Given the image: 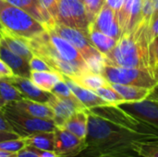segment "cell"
Masks as SVG:
<instances>
[{"mask_svg":"<svg viewBox=\"0 0 158 157\" xmlns=\"http://www.w3.org/2000/svg\"><path fill=\"white\" fill-rule=\"evenodd\" d=\"M148 157H158V148L153 150V151L149 154Z\"/></svg>","mask_w":158,"mask_h":157,"instance_id":"cell-45","label":"cell"},{"mask_svg":"<svg viewBox=\"0 0 158 157\" xmlns=\"http://www.w3.org/2000/svg\"><path fill=\"white\" fill-rule=\"evenodd\" d=\"M7 105L15 108L16 110L22 112L26 115L44 118V119H52L54 118V113L52 108L47 105L44 103L35 102L32 100L22 98L18 101L11 102Z\"/></svg>","mask_w":158,"mask_h":157,"instance_id":"cell-16","label":"cell"},{"mask_svg":"<svg viewBox=\"0 0 158 157\" xmlns=\"http://www.w3.org/2000/svg\"><path fill=\"white\" fill-rule=\"evenodd\" d=\"M118 106L158 130V101L146 98L139 102H124Z\"/></svg>","mask_w":158,"mask_h":157,"instance_id":"cell-10","label":"cell"},{"mask_svg":"<svg viewBox=\"0 0 158 157\" xmlns=\"http://www.w3.org/2000/svg\"><path fill=\"white\" fill-rule=\"evenodd\" d=\"M40 150L31 146H25L19 152L17 153V157H39Z\"/></svg>","mask_w":158,"mask_h":157,"instance_id":"cell-35","label":"cell"},{"mask_svg":"<svg viewBox=\"0 0 158 157\" xmlns=\"http://www.w3.org/2000/svg\"><path fill=\"white\" fill-rule=\"evenodd\" d=\"M0 76L2 78H10L14 76L13 71L11 68L0 58Z\"/></svg>","mask_w":158,"mask_h":157,"instance_id":"cell-36","label":"cell"},{"mask_svg":"<svg viewBox=\"0 0 158 157\" xmlns=\"http://www.w3.org/2000/svg\"><path fill=\"white\" fill-rule=\"evenodd\" d=\"M0 22L6 31L25 40L45 31V27L27 12L4 0H0Z\"/></svg>","mask_w":158,"mask_h":157,"instance_id":"cell-4","label":"cell"},{"mask_svg":"<svg viewBox=\"0 0 158 157\" xmlns=\"http://www.w3.org/2000/svg\"><path fill=\"white\" fill-rule=\"evenodd\" d=\"M1 78H2V77H1V76H0V79H1Z\"/></svg>","mask_w":158,"mask_h":157,"instance_id":"cell-49","label":"cell"},{"mask_svg":"<svg viewBox=\"0 0 158 157\" xmlns=\"http://www.w3.org/2000/svg\"><path fill=\"white\" fill-rule=\"evenodd\" d=\"M2 110L13 132L19 137H26L38 132L54 131L56 127L52 119L34 118L19 112L9 105H6Z\"/></svg>","mask_w":158,"mask_h":157,"instance_id":"cell-6","label":"cell"},{"mask_svg":"<svg viewBox=\"0 0 158 157\" xmlns=\"http://www.w3.org/2000/svg\"><path fill=\"white\" fill-rule=\"evenodd\" d=\"M142 5L143 0H123L118 12L121 33L131 30L142 20Z\"/></svg>","mask_w":158,"mask_h":157,"instance_id":"cell-14","label":"cell"},{"mask_svg":"<svg viewBox=\"0 0 158 157\" xmlns=\"http://www.w3.org/2000/svg\"><path fill=\"white\" fill-rule=\"evenodd\" d=\"M150 22L142 19L131 30L121 33L117 44L106 56V64L150 68Z\"/></svg>","mask_w":158,"mask_h":157,"instance_id":"cell-3","label":"cell"},{"mask_svg":"<svg viewBox=\"0 0 158 157\" xmlns=\"http://www.w3.org/2000/svg\"><path fill=\"white\" fill-rule=\"evenodd\" d=\"M94 93L97 95H99L104 101H106L108 105H118L124 103L123 98L113 89L111 84L98 88L97 90L94 91Z\"/></svg>","mask_w":158,"mask_h":157,"instance_id":"cell-27","label":"cell"},{"mask_svg":"<svg viewBox=\"0 0 158 157\" xmlns=\"http://www.w3.org/2000/svg\"><path fill=\"white\" fill-rule=\"evenodd\" d=\"M31 81L40 89L45 92H51L53 87L63 80V74L56 70L50 71H33L31 70Z\"/></svg>","mask_w":158,"mask_h":157,"instance_id":"cell-21","label":"cell"},{"mask_svg":"<svg viewBox=\"0 0 158 157\" xmlns=\"http://www.w3.org/2000/svg\"><path fill=\"white\" fill-rule=\"evenodd\" d=\"M158 17V0H156V8H155V11H154V14L151 18V21L154 20L155 19H156ZM150 21V22H151Z\"/></svg>","mask_w":158,"mask_h":157,"instance_id":"cell-44","label":"cell"},{"mask_svg":"<svg viewBox=\"0 0 158 157\" xmlns=\"http://www.w3.org/2000/svg\"><path fill=\"white\" fill-rule=\"evenodd\" d=\"M88 37L92 44L105 56H107L111 52L118 42L117 39L96 30H89Z\"/></svg>","mask_w":158,"mask_h":157,"instance_id":"cell-24","label":"cell"},{"mask_svg":"<svg viewBox=\"0 0 158 157\" xmlns=\"http://www.w3.org/2000/svg\"><path fill=\"white\" fill-rule=\"evenodd\" d=\"M21 138H23L26 146H31L40 151L54 152V147H55L54 131L38 132Z\"/></svg>","mask_w":158,"mask_h":157,"instance_id":"cell-23","label":"cell"},{"mask_svg":"<svg viewBox=\"0 0 158 157\" xmlns=\"http://www.w3.org/2000/svg\"><path fill=\"white\" fill-rule=\"evenodd\" d=\"M39 157H57L54 152L51 151H41Z\"/></svg>","mask_w":158,"mask_h":157,"instance_id":"cell-42","label":"cell"},{"mask_svg":"<svg viewBox=\"0 0 158 157\" xmlns=\"http://www.w3.org/2000/svg\"><path fill=\"white\" fill-rule=\"evenodd\" d=\"M46 29H52L56 34L68 41L70 44H72L80 52L84 60H87L88 58L100 53L92 44L88 34L80 30L70 28L59 23H55L52 27Z\"/></svg>","mask_w":158,"mask_h":157,"instance_id":"cell-8","label":"cell"},{"mask_svg":"<svg viewBox=\"0 0 158 157\" xmlns=\"http://www.w3.org/2000/svg\"><path fill=\"white\" fill-rule=\"evenodd\" d=\"M0 130L13 132V130H12L10 124L8 123V121L6 120L3 110H0Z\"/></svg>","mask_w":158,"mask_h":157,"instance_id":"cell-37","label":"cell"},{"mask_svg":"<svg viewBox=\"0 0 158 157\" xmlns=\"http://www.w3.org/2000/svg\"><path fill=\"white\" fill-rule=\"evenodd\" d=\"M6 79L21 93V95L25 99L47 104L53 94L51 92H45L37 87L29 78L14 75L10 78Z\"/></svg>","mask_w":158,"mask_h":157,"instance_id":"cell-13","label":"cell"},{"mask_svg":"<svg viewBox=\"0 0 158 157\" xmlns=\"http://www.w3.org/2000/svg\"><path fill=\"white\" fill-rule=\"evenodd\" d=\"M105 2L106 0H83V4L86 9L90 24L94 21Z\"/></svg>","mask_w":158,"mask_h":157,"instance_id":"cell-28","label":"cell"},{"mask_svg":"<svg viewBox=\"0 0 158 157\" xmlns=\"http://www.w3.org/2000/svg\"><path fill=\"white\" fill-rule=\"evenodd\" d=\"M63 80L69 85V87L70 88L71 92L76 96V98L84 105V107L86 109L108 105L99 95H97L94 91L86 89V88L79 85L71 78H69L66 75H63Z\"/></svg>","mask_w":158,"mask_h":157,"instance_id":"cell-18","label":"cell"},{"mask_svg":"<svg viewBox=\"0 0 158 157\" xmlns=\"http://www.w3.org/2000/svg\"><path fill=\"white\" fill-rule=\"evenodd\" d=\"M156 0H143L142 5V19L150 22L156 8Z\"/></svg>","mask_w":158,"mask_h":157,"instance_id":"cell-32","label":"cell"},{"mask_svg":"<svg viewBox=\"0 0 158 157\" xmlns=\"http://www.w3.org/2000/svg\"><path fill=\"white\" fill-rule=\"evenodd\" d=\"M27 43L33 55L44 60L53 70L70 78L89 71L80 52L52 29H45Z\"/></svg>","mask_w":158,"mask_h":157,"instance_id":"cell-2","label":"cell"},{"mask_svg":"<svg viewBox=\"0 0 158 157\" xmlns=\"http://www.w3.org/2000/svg\"><path fill=\"white\" fill-rule=\"evenodd\" d=\"M106 3L118 13L123 4V0H106Z\"/></svg>","mask_w":158,"mask_h":157,"instance_id":"cell-40","label":"cell"},{"mask_svg":"<svg viewBox=\"0 0 158 157\" xmlns=\"http://www.w3.org/2000/svg\"><path fill=\"white\" fill-rule=\"evenodd\" d=\"M85 149L77 157H145L158 148V135L110 121L87 109Z\"/></svg>","mask_w":158,"mask_h":157,"instance_id":"cell-1","label":"cell"},{"mask_svg":"<svg viewBox=\"0 0 158 157\" xmlns=\"http://www.w3.org/2000/svg\"><path fill=\"white\" fill-rule=\"evenodd\" d=\"M0 31H1V39L3 40V42L5 43V44L10 51L25 58L27 61L31 60V58L34 55L32 51L31 50L30 46L28 45L27 40L12 34L11 32L6 31L5 28L1 30Z\"/></svg>","mask_w":158,"mask_h":157,"instance_id":"cell-19","label":"cell"},{"mask_svg":"<svg viewBox=\"0 0 158 157\" xmlns=\"http://www.w3.org/2000/svg\"><path fill=\"white\" fill-rule=\"evenodd\" d=\"M25 146H26L25 143L23 141V138L21 137L17 138V139L3 141L0 143V150L9 152V153H14V154H17L18 152H19Z\"/></svg>","mask_w":158,"mask_h":157,"instance_id":"cell-29","label":"cell"},{"mask_svg":"<svg viewBox=\"0 0 158 157\" xmlns=\"http://www.w3.org/2000/svg\"><path fill=\"white\" fill-rule=\"evenodd\" d=\"M113 89L123 98L124 102H139L146 99L150 93L151 89L138 87L133 85H125L118 83H110Z\"/></svg>","mask_w":158,"mask_h":157,"instance_id":"cell-22","label":"cell"},{"mask_svg":"<svg viewBox=\"0 0 158 157\" xmlns=\"http://www.w3.org/2000/svg\"><path fill=\"white\" fill-rule=\"evenodd\" d=\"M29 65H30L31 70H33V71H50V70H53L52 68L44 60H43L41 57H39L37 56H33L31 58V60L29 61Z\"/></svg>","mask_w":158,"mask_h":157,"instance_id":"cell-33","label":"cell"},{"mask_svg":"<svg viewBox=\"0 0 158 157\" xmlns=\"http://www.w3.org/2000/svg\"><path fill=\"white\" fill-rule=\"evenodd\" d=\"M4 1H5V0H4Z\"/></svg>","mask_w":158,"mask_h":157,"instance_id":"cell-52","label":"cell"},{"mask_svg":"<svg viewBox=\"0 0 158 157\" xmlns=\"http://www.w3.org/2000/svg\"><path fill=\"white\" fill-rule=\"evenodd\" d=\"M36 1H38V2H40V0H36Z\"/></svg>","mask_w":158,"mask_h":157,"instance_id":"cell-48","label":"cell"},{"mask_svg":"<svg viewBox=\"0 0 158 157\" xmlns=\"http://www.w3.org/2000/svg\"><path fill=\"white\" fill-rule=\"evenodd\" d=\"M56 23L74 28L88 34L90 21L81 0H60Z\"/></svg>","mask_w":158,"mask_h":157,"instance_id":"cell-7","label":"cell"},{"mask_svg":"<svg viewBox=\"0 0 158 157\" xmlns=\"http://www.w3.org/2000/svg\"><path fill=\"white\" fill-rule=\"evenodd\" d=\"M0 157H17V154L0 150Z\"/></svg>","mask_w":158,"mask_h":157,"instance_id":"cell-43","label":"cell"},{"mask_svg":"<svg viewBox=\"0 0 158 157\" xmlns=\"http://www.w3.org/2000/svg\"><path fill=\"white\" fill-rule=\"evenodd\" d=\"M60 0H40L41 5L48 11L54 20L56 22L58 14V6Z\"/></svg>","mask_w":158,"mask_h":157,"instance_id":"cell-34","label":"cell"},{"mask_svg":"<svg viewBox=\"0 0 158 157\" xmlns=\"http://www.w3.org/2000/svg\"><path fill=\"white\" fill-rule=\"evenodd\" d=\"M0 58L11 68L14 75L30 79L31 68L29 61L10 51L2 39H0Z\"/></svg>","mask_w":158,"mask_h":157,"instance_id":"cell-17","label":"cell"},{"mask_svg":"<svg viewBox=\"0 0 158 157\" xmlns=\"http://www.w3.org/2000/svg\"><path fill=\"white\" fill-rule=\"evenodd\" d=\"M149 31H150V36H151L152 41L155 38L158 37V17L150 22Z\"/></svg>","mask_w":158,"mask_h":157,"instance_id":"cell-38","label":"cell"},{"mask_svg":"<svg viewBox=\"0 0 158 157\" xmlns=\"http://www.w3.org/2000/svg\"><path fill=\"white\" fill-rule=\"evenodd\" d=\"M89 30L99 31L118 40L121 35V30L118 23V13L105 2L94 21L90 24Z\"/></svg>","mask_w":158,"mask_h":157,"instance_id":"cell-12","label":"cell"},{"mask_svg":"<svg viewBox=\"0 0 158 157\" xmlns=\"http://www.w3.org/2000/svg\"><path fill=\"white\" fill-rule=\"evenodd\" d=\"M150 68L158 77V37L155 38L150 44Z\"/></svg>","mask_w":158,"mask_h":157,"instance_id":"cell-31","label":"cell"},{"mask_svg":"<svg viewBox=\"0 0 158 157\" xmlns=\"http://www.w3.org/2000/svg\"><path fill=\"white\" fill-rule=\"evenodd\" d=\"M21 93L7 81L6 78L0 79V110L14 101L22 99Z\"/></svg>","mask_w":158,"mask_h":157,"instance_id":"cell-26","label":"cell"},{"mask_svg":"<svg viewBox=\"0 0 158 157\" xmlns=\"http://www.w3.org/2000/svg\"><path fill=\"white\" fill-rule=\"evenodd\" d=\"M3 29H4V27H3V25L1 24V22H0V31H1V30H3Z\"/></svg>","mask_w":158,"mask_h":157,"instance_id":"cell-46","label":"cell"},{"mask_svg":"<svg viewBox=\"0 0 158 157\" xmlns=\"http://www.w3.org/2000/svg\"><path fill=\"white\" fill-rule=\"evenodd\" d=\"M65 130L73 133L81 139L86 138L88 130V113L87 109L76 111L65 122L63 127Z\"/></svg>","mask_w":158,"mask_h":157,"instance_id":"cell-20","label":"cell"},{"mask_svg":"<svg viewBox=\"0 0 158 157\" xmlns=\"http://www.w3.org/2000/svg\"><path fill=\"white\" fill-rule=\"evenodd\" d=\"M148 99H151V100H155V101H158V83L156 84V86L151 91L149 96L147 97Z\"/></svg>","mask_w":158,"mask_h":157,"instance_id":"cell-41","label":"cell"},{"mask_svg":"<svg viewBox=\"0 0 158 157\" xmlns=\"http://www.w3.org/2000/svg\"><path fill=\"white\" fill-rule=\"evenodd\" d=\"M47 105L53 110V121L55 122V125L56 127H63L65 122L76 111L86 109L84 105L76 98V96L61 98L55 94H52Z\"/></svg>","mask_w":158,"mask_h":157,"instance_id":"cell-11","label":"cell"},{"mask_svg":"<svg viewBox=\"0 0 158 157\" xmlns=\"http://www.w3.org/2000/svg\"><path fill=\"white\" fill-rule=\"evenodd\" d=\"M81 1H83V0H81Z\"/></svg>","mask_w":158,"mask_h":157,"instance_id":"cell-51","label":"cell"},{"mask_svg":"<svg viewBox=\"0 0 158 157\" xmlns=\"http://www.w3.org/2000/svg\"><path fill=\"white\" fill-rule=\"evenodd\" d=\"M102 75L109 83L133 85L151 90L158 83L157 75L151 68L121 67L106 64Z\"/></svg>","mask_w":158,"mask_h":157,"instance_id":"cell-5","label":"cell"},{"mask_svg":"<svg viewBox=\"0 0 158 157\" xmlns=\"http://www.w3.org/2000/svg\"><path fill=\"white\" fill-rule=\"evenodd\" d=\"M145 157H148V156H145Z\"/></svg>","mask_w":158,"mask_h":157,"instance_id":"cell-50","label":"cell"},{"mask_svg":"<svg viewBox=\"0 0 158 157\" xmlns=\"http://www.w3.org/2000/svg\"><path fill=\"white\" fill-rule=\"evenodd\" d=\"M27 12L40 23H42L45 29L52 27L56 21L48 13V11L36 0H5Z\"/></svg>","mask_w":158,"mask_h":157,"instance_id":"cell-15","label":"cell"},{"mask_svg":"<svg viewBox=\"0 0 158 157\" xmlns=\"http://www.w3.org/2000/svg\"><path fill=\"white\" fill-rule=\"evenodd\" d=\"M70 78V77H69ZM76 83H78L79 85L92 90V91H95L98 88L104 87V86H107L110 83L106 80V78L101 75V74H97V73H94L92 71H86L83 72L76 77L71 78Z\"/></svg>","mask_w":158,"mask_h":157,"instance_id":"cell-25","label":"cell"},{"mask_svg":"<svg viewBox=\"0 0 158 157\" xmlns=\"http://www.w3.org/2000/svg\"><path fill=\"white\" fill-rule=\"evenodd\" d=\"M0 39H1V31H0Z\"/></svg>","mask_w":158,"mask_h":157,"instance_id":"cell-47","label":"cell"},{"mask_svg":"<svg viewBox=\"0 0 158 157\" xmlns=\"http://www.w3.org/2000/svg\"><path fill=\"white\" fill-rule=\"evenodd\" d=\"M54 153L57 157H77L86 146L84 139H81L61 127H56Z\"/></svg>","mask_w":158,"mask_h":157,"instance_id":"cell-9","label":"cell"},{"mask_svg":"<svg viewBox=\"0 0 158 157\" xmlns=\"http://www.w3.org/2000/svg\"><path fill=\"white\" fill-rule=\"evenodd\" d=\"M51 93L58 97L61 98H69V97H73L75 96L73 94V93L71 92L70 88L69 87V85L66 83V81L64 80L58 81L51 90Z\"/></svg>","mask_w":158,"mask_h":157,"instance_id":"cell-30","label":"cell"},{"mask_svg":"<svg viewBox=\"0 0 158 157\" xmlns=\"http://www.w3.org/2000/svg\"><path fill=\"white\" fill-rule=\"evenodd\" d=\"M17 138H19V136L17 135L14 132H8V131L0 130V143L3 142V141L12 140V139H17Z\"/></svg>","mask_w":158,"mask_h":157,"instance_id":"cell-39","label":"cell"}]
</instances>
